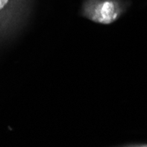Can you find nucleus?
Here are the masks:
<instances>
[{
	"instance_id": "1",
	"label": "nucleus",
	"mask_w": 147,
	"mask_h": 147,
	"mask_svg": "<svg viewBox=\"0 0 147 147\" xmlns=\"http://www.w3.org/2000/svg\"><path fill=\"white\" fill-rule=\"evenodd\" d=\"M84 15L89 20L101 23L110 24L114 22L119 11L113 1H100V0H87L83 6Z\"/></svg>"
},
{
	"instance_id": "2",
	"label": "nucleus",
	"mask_w": 147,
	"mask_h": 147,
	"mask_svg": "<svg viewBox=\"0 0 147 147\" xmlns=\"http://www.w3.org/2000/svg\"><path fill=\"white\" fill-rule=\"evenodd\" d=\"M7 2H8V0H0V10L5 7V5L7 4Z\"/></svg>"
}]
</instances>
